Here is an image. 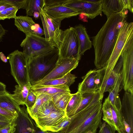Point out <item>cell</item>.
I'll list each match as a JSON object with an SVG mask.
<instances>
[{"label": "cell", "instance_id": "obj_8", "mask_svg": "<svg viewBox=\"0 0 133 133\" xmlns=\"http://www.w3.org/2000/svg\"><path fill=\"white\" fill-rule=\"evenodd\" d=\"M122 85L126 92L133 94V37L123 53Z\"/></svg>", "mask_w": 133, "mask_h": 133}, {"label": "cell", "instance_id": "obj_1", "mask_svg": "<svg viewBox=\"0 0 133 133\" xmlns=\"http://www.w3.org/2000/svg\"><path fill=\"white\" fill-rule=\"evenodd\" d=\"M126 10L111 15L97 35L92 38L95 55L94 63L97 69L105 67L108 63L120 29L126 20Z\"/></svg>", "mask_w": 133, "mask_h": 133}, {"label": "cell", "instance_id": "obj_45", "mask_svg": "<svg viewBox=\"0 0 133 133\" xmlns=\"http://www.w3.org/2000/svg\"><path fill=\"white\" fill-rule=\"evenodd\" d=\"M6 91V85L0 82V94H3Z\"/></svg>", "mask_w": 133, "mask_h": 133}, {"label": "cell", "instance_id": "obj_19", "mask_svg": "<svg viewBox=\"0 0 133 133\" xmlns=\"http://www.w3.org/2000/svg\"><path fill=\"white\" fill-rule=\"evenodd\" d=\"M74 28L78 37L80 46V54L81 56L86 51L91 48L92 43L83 25L79 24Z\"/></svg>", "mask_w": 133, "mask_h": 133}, {"label": "cell", "instance_id": "obj_9", "mask_svg": "<svg viewBox=\"0 0 133 133\" xmlns=\"http://www.w3.org/2000/svg\"><path fill=\"white\" fill-rule=\"evenodd\" d=\"M102 107L99 108L82 123L72 129L60 130L56 132H48L49 133H87L90 131L96 133L97 129L102 123Z\"/></svg>", "mask_w": 133, "mask_h": 133}, {"label": "cell", "instance_id": "obj_37", "mask_svg": "<svg viewBox=\"0 0 133 133\" xmlns=\"http://www.w3.org/2000/svg\"><path fill=\"white\" fill-rule=\"evenodd\" d=\"M99 133H115L116 130L104 121L99 127Z\"/></svg>", "mask_w": 133, "mask_h": 133}, {"label": "cell", "instance_id": "obj_39", "mask_svg": "<svg viewBox=\"0 0 133 133\" xmlns=\"http://www.w3.org/2000/svg\"><path fill=\"white\" fill-rule=\"evenodd\" d=\"M69 117L67 119L63 121L58 125L50 128L48 131L56 132L61 130L67 125L70 122V117Z\"/></svg>", "mask_w": 133, "mask_h": 133}, {"label": "cell", "instance_id": "obj_23", "mask_svg": "<svg viewBox=\"0 0 133 133\" xmlns=\"http://www.w3.org/2000/svg\"><path fill=\"white\" fill-rule=\"evenodd\" d=\"M77 77L69 72L64 76L59 78L47 81L34 85L38 86H66L70 87L75 81Z\"/></svg>", "mask_w": 133, "mask_h": 133}, {"label": "cell", "instance_id": "obj_14", "mask_svg": "<svg viewBox=\"0 0 133 133\" xmlns=\"http://www.w3.org/2000/svg\"><path fill=\"white\" fill-rule=\"evenodd\" d=\"M43 10L52 17L61 21L82 14L79 10L73 9L63 5L44 7Z\"/></svg>", "mask_w": 133, "mask_h": 133}, {"label": "cell", "instance_id": "obj_3", "mask_svg": "<svg viewBox=\"0 0 133 133\" xmlns=\"http://www.w3.org/2000/svg\"><path fill=\"white\" fill-rule=\"evenodd\" d=\"M133 37V23L125 20L120 28L118 37L108 63L105 67V73L100 89L104 91L107 82L119 57L130 40Z\"/></svg>", "mask_w": 133, "mask_h": 133}, {"label": "cell", "instance_id": "obj_10", "mask_svg": "<svg viewBox=\"0 0 133 133\" xmlns=\"http://www.w3.org/2000/svg\"><path fill=\"white\" fill-rule=\"evenodd\" d=\"M102 1L93 3L84 0H69L63 5L80 10L82 14H83L89 18L93 19L102 13Z\"/></svg>", "mask_w": 133, "mask_h": 133}, {"label": "cell", "instance_id": "obj_36", "mask_svg": "<svg viewBox=\"0 0 133 133\" xmlns=\"http://www.w3.org/2000/svg\"><path fill=\"white\" fill-rule=\"evenodd\" d=\"M69 0H44V7H53L63 5Z\"/></svg>", "mask_w": 133, "mask_h": 133}, {"label": "cell", "instance_id": "obj_48", "mask_svg": "<svg viewBox=\"0 0 133 133\" xmlns=\"http://www.w3.org/2000/svg\"><path fill=\"white\" fill-rule=\"evenodd\" d=\"M34 133H49L48 131H43L41 130L36 125L35 131Z\"/></svg>", "mask_w": 133, "mask_h": 133}, {"label": "cell", "instance_id": "obj_11", "mask_svg": "<svg viewBox=\"0 0 133 133\" xmlns=\"http://www.w3.org/2000/svg\"><path fill=\"white\" fill-rule=\"evenodd\" d=\"M79 62V61L74 59L63 58L59 57L54 69L48 75L37 83L64 76L75 69L78 65Z\"/></svg>", "mask_w": 133, "mask_h": 133}, {"label": "cell", "instance_id": "obj_44", "mask_svg": "<svg viewBox=\"0 0 133 133\" xmlns=\"http://www.w3.org/2000/svg\"><path fill=\"white\" fill-rule=\"evenodd\" d=\"M15 118H11L0 114V121L11 123L14 121Z\"/></svg>", "mask_w": 133, "mask_h": 133}, {"label": "cell", "instance_id": "obj_20", "mask_svg": "<svg viewBox=\"0 0 133 133\" xmlns=\"http://www.w3.org/2000/svg\"><path fill=\"white\" fill-rule=\"evenodd\" d=\"M19 105L7 91L0 94V107L17 116L21 109Z\"/></svg>", "mask_w": 133, "mask_h": 133}, {"label": "cell", "instance_id": "obj_31", "mask_svg": "<svg viewBox=\"0 0 133 133\" xmlns=\"http://www.w3.org/2000/svg\"><path fill=\"white\" fill-rule=\"evenodd\" d=\"M83 98V95L78 91L75 94H72L65 110L66 114L68 117L77 108Z\"/></svg>", "mask_w": 133, "mask_h": 133}, {"label": "cell", "instance_id": "obj_15", "mask_svg": "<svg viewBox=\"0 0 133 133\" xmlns=\"http://www.w3.org/2000/svg\"><path fill=\"white\" fill-rule=\"evenodd\" d=\"M99 70V69L91 70L82 77L83 80L78 84L77 91L83 95L97 91L95 80Z\"/></svg>", "mask_w": 133, "mask_h": 133}, {"label": "cell", "instance_id": "obj_27", "mask_svg": "<svg viewBox=\"0 0 133 133\" xmlns=\"http://www.w3.org/2000/svg\"><path fill=\"white\" fill-rule=\"evenodd\" d=\"M103 120L113 129L117 131L114 122L109 101L107 98L105 100L102 107Z\"/></svg>", "mask_w": 133, "mask_h": 133}, {"label": "cell", "instance_id": "obj_18", "mask_svg": "<svg viewBox=\"0 0 133 133\" xmlns=\"http://www.w3.org/2000/svg\"><path fill=\"white\" fill-rule=\"evenodd\" d=\"M30 89L36 95L44 94L51 96L62 92H70L69 87L66 86L31 85Z\"/></svg>", "mask_w": 133, "mask_h": 133}, {"label": "cell", "instance_id": "obj_43", "mask_svg": "<svg viewBox=\"0 0 133 133\" xmlns=\"http://www.w3.org/2000/svg\"><path fill=\"white\" fill-rule=\"evenodd\" d=\"M11 7L12 6L9 4L3 1L2 0H0V12Z\"/></svg>", "mask_w": 133, "mask_h": 133}, {"label": "cell", "instance_id": "obj_35", "mask_svg": "<svg viewBox=\"0 0 133 133\" xmlns=\"http://www.w3.org/2000/svg\"><path fill=\"white\" fill-rule=\"evenodd\" d=\"M36 98L37 96L30 89L25 102L26 109H30L34 106Z\"/></svg>", "mask_w": 133, "mask_h": 133}, {"label": "cell", "instance_id": "obj_38", "mask_svg": "<svg viewBox=\"0 0 133 133\" xmlns=\"http://www.w3.org/2000/svg\"><path fill=\"white\" fill-rule=\"evenodd\" d=\"M15 119L9 125L1 129L0 133H14L15 130L16 126Z\"/></svg>", "mask_w": 133, "mask_h": 133}, {"label": "cell", "instance_id": "obj_47", "mask_svg": "<svg viewBox=\"0 0 133 133\" xmlns=\"http://www.w3.org/2000/svg\"><path fill=\"white\" fill-rule=\"evenodd\" d=\"M0 58L1 59L3 62L5 63H6L7 62V59L2 52H0Z\"/></svg>", "mask_w": 133, "mask_h": 133}, {"label": "cell", "instance_id": "obj_26", "mask_svg": "<svg viewBox=\"0 0 133 133\" xmlns=\"http://www.w3.org/2000/svg\"><path fill=\"white\" fill-rule=\"evenodd\" d=\"M70 92H62L51 96V100L58 109L65 111L67 104L72 96Z\"/></svg>", "mask_w": 133, "mask_h": 133}, {"label": "cell", "instance_id": "obj_22", "mask_svg": "<svg viewBox=\"0 0 133 133\" xmlns=\"http://www.w3.org/2000/svg\"><path fill=\"white\" fill-rule=\"evenodd\" d=\"M122 85V76L121 75L117 80L114 87L108 92L107 97L110 103L118 111H121V102L119 93L121 91Z\"/></svg>", "mask_w": 133, "mask_h": 133}, {"label": "cell", "instance_id": "obj_2", "mask_svg": "<svg viewBox=\"0 0 133 133\" xmlns=\"http://www.w3.org/2000/svg\"><path fill=\"white\" fill-rule=\"evenodd\" d=\"M59 58L58 49L29 57L28 60L29 81L31 86L48 75L55 67Z\"/></svg>", "mask_w": 133, "mask_h": 133}, {"label": "cell", "instance_id": "obj_21", "mask_svg": "<svg viewBox=\"0 0 133 133\" xmlns=\"http://www.w3.org/2000/svg\"><path fill=\"white\" fill-rule=\"evenodd\" d=\"M123 64L122 54L119 57L107 82L104 93L108 92L114 87L119 77L122 75Z\"/></svg>", "mask_w": 133, "mask_h": 133}, {"label": "cell", "instance_id": "obj_29", "mask_svg": "<svg viewBox=\"0 0 133 133\" xmlns=\"http://www.w3.org/2000/svg\"><path fill=\"white\" fill-rule=\"evenodd\" d=\"M58 110L51 100L47 101L44 102L39 108L33 120L37 118L44 117Z\"/></svg>", "mask_w": 133, "mask_h": 133}, {"label": "cell", "instance_id": "obj_25", "mask_svg": "<svg viewBox=\"0 0 133 133\" xmlns=\"http://www.w3.org/2000/svg\"><path fill=\"white\" fill-rule=\"evenodd\" d=\"M31 86L30 83L22 86L15 85L14 94H11V97L19 105H24Z\"/></svg>", "mask_w": 133, "mask_h": 133}, {"label": "cell", "instance_id": "obj_32", "mask_svg": "<svg viewBox=\"0 0 133 133\" xmlns=\"http://www.w3.org/2000/svg\"><path fill=\"white\" fill-rule=\"evenodd\" d=\"M96 92L85 94L83 95V98L77 108L70 114L69 117L76 114L86 107L93 99L96 94Z\"/></svg>", "mask_w": 133, "mask_h": 133}, {"label": "cell", "instance_id": "obj_51", "mask_svg": "<svg viewBox=\"0 0 133 133\" xmlns=\"http://www.w3.org/2000/svg\"><path fill=\"white\" fill-rule=\"evenodd\" d=\"M87 133H94L92 132L91 131H89L87 132ZM98 133H99L98 132Z\"/></svg>", "mask_w": 133, "mask_h": 133}, {"label": "cell", "instance_id": "obj_24", "mask_svg": "<svg viewBox=\"0 0 133 133\" xmlns=\"http://www.w3.org/2000/svg\"><path fill=\"white\" fill-rule=\"evenodd\" d=\"M35 23L32 18L28 16H18L15 18V25L25 35L31 34V27Z\"/></svg>", "mask_w": 133, "mask_h": 133}, {"label": "cell", "instance_id": "obj_4", "mask_svg": "<svg viewBox=\"0 0 133 133\" xmlns=\"http://www.w3.org/2000/svg\"><path fill=\"white\" fill-rule=\"evenodd\" d=\"M58 49L60 58L74 59L78 61L80 60L79 42L74 27H71L63 31Z\"/></svg>", "mask_w": 133, "mask_h": 133}, {"label": "cell", "instance_id": "obj_13", "mask_svg": "<svg viewBox=\"0 0 133 133\" xmlns=\"http://www.w3.org/2000/svg\"><path fill=\"white\" fill-rule=\"evenodd\" d=\"M14 121L16 126L14 133H34L35 131L36 125L24 106L21 107Z\"/></svg>", "mask_w": 133, "mask_h": 133}, {"label": "cell", "instance_id": "obj_42", "mask_svg": "<svg viewBox=\"0 0 133 133\" xmlns=\"http://www.w3.org/2000/svg\"><path fill=\"white\" fill-rule=\"evenodd\" d=\"M0 114L12 118H14L17 116L1 107H0Z\"/></svg>", "mask_w": 133, "mask_h": 133}, {"label": "cell", "instance_id": "obj_40", "mask_svg": "<svg viewBox=\"0 0 133 133\" xmlns=\"http://www.w3.org/2000/svg\"><path fill=\"white\" fill-rule=\"evenodd\" d=\"M31 34L40 36L44 35L43 30L38 24L35 23L32 25L31 27Z\"/></svg>", "mask_w": 133, "mask_h": 133}, {"label": "cell", "instance_id": "obj_28", "mask_svg": "<svg viewBox=\"0 0 133 133\" xmlns=\"http://www.w3.org/2000/svg\"><path fill=\"white\" fill-rule=\"evenodd\" d=\"M36 96V99L34 106L30 109H26L28 114L33 120L38 110L43 103L47 101L51 100V96L48 94H42Z\"/></svg>", "mask_w": 133, "mask_h": 133}, {"label": "cell", "instance_id": "obj_30", "mask_svg": "<svg viewBox=\"0 0 133 133\" xmlns=\"http://www.w3.org/2000/svg\"><path fill=\"white\" fill-rule=\"evenodd\" d=\"M44 6V0H28V3L25 9L27 16H32L34 12L39 13Z\"/></svg>", "mask_w": 133, "mask_h": 133}, {"label": "cell", "instance_id": "obj_49", "mask_svg": "<svg viewBox=\"0 0 133 133\" xmlns=\"http://www.w3.org/2000/svg\"><path fill=\"white\" fill-rule=\"evenodd\" d=\"M12 122L9 123L0 121V129H1L9 125Z\"/></svg>", "mask_w": 133, "mask_h": 133}, {"label": "cell", "instance_id": "obj_7", "mask_svg": "<svg viewBox=\"0 0 133 133\" xmlns=\"http://www.w3.org/2000/svg\"><path fill=\"white\" fill-rule=\"evenodd\" d=\"M45 38L54 47L58 48L63 30L60 29L62 21L54 18L43 9L39 13Z\"/></svg>", "mask_w": 133, "mask_h": 133}, {"label": "cell", "instance_id": "obj_41", "mask_svg": "<svg viewBox=\"0 0 133 133\" xmlns=\"http://www.w3.org/2000/svg\"><path fill=\"white\" fill-rule=\"evenodd\" d=\"M125 10L128 9L132 13L133 12V0H122Z\"/></svg>", "mask_w": 133, "mask_h": 133}, {"label": "cell", "instance_id": "obj_34", "mask_svg": "<svg viewBox=\"0 0 133 133\" xmlns=\"http://www.w3.org/2000/svg\"><path fill=\"white\" fill-rule=\"evenodd\" d=\"M2 1L8 3L12 6L16 7L18 9H26L28 3V0H2Z\"/></svg>", "mask_w": 133, "mask_h": 133}, {"label": "cell", "instance_id": "obj_6", "mask_svg": "<svg viewBox=\"0 0 133 133\" xmlns=\"http://www.w3.org/2000/svg\"><path fill=\"white\" fill-rule=\"evenodd\" d=\"M20 46L23 48V52L28 59L30 57L48 52L55 48L45 38L32 34L26 35Z\"/></svg>", "mask_w": 133, "mask_h": 133}, {"label": "cell", "instance_id": "obj_5", "mask_svg": "<svg viewBox=\"0 0 133 133\" xmlns=\"http://www.w3.org/2000/svg\"><path fill=\"white\" fill-rule=\"evenodd\" d=\"M11 75L19 86L29 83L28 59L23 52L16 50L8 55Z\"/></svg>", "mask_w": 133, "mask_h": 133}, {"label": "cell", "instance_id": "obj_16", "mask_svg": "<svg viewBox=\"0 0 133 133\" xmlns=\"http://www.w3.org/2000/svg\"><path fill=\"white\" fill-rule=\"evenodd\" d=\"M121 102L123 117L133 130V94L125 92Z\"/></svg>", "mask_w": 133, "mask_h": 133}, {"label": "cell", "instance_id": "obj_33", "mask_svg": "<svg viewBox=\"0 0 133 133\" xmlns=\"http://www.w3.org/2000/svg\"><path fill=\"white\" fill-rule=\"evenodd\" d=\"M18 10L16 7L13 6L0 11V20L15 18L16 17V14Z\"/></svg>", "mask_w": 133, "mask_h": 133}, {"label": "cell", "instance_id": "obj_12", "mask_svg": "<svg viewBox=\"0 0 133 133\" xmlns=\"http://www.w3.org/2000/svg\"><path fill=\"white\" fill-rule=\"evenodd\" d=\"M69 117L65 111L59 109L34 120L37 126L41 130L48 131L50 128L58 125Z\"/></svg>", "mask_w": 133, "mask_h": 133}, {"label": "cell", "instance_id": "obj_52", "mask_svg": "<svg viewBox=\"0 0 133 133\" xmlns=\"http://www.w3.org/2000/svg\"></svg>", "mask_w": 133, "mask_h": 133}, {"label": "cell", "instance_id": "obj_17", "mask_svg": "<svg viewBox=\"0 0 133 133\" xmlns=\"http://www.w3.org/2000/svg\"><path fill=\"white\" fill-rule=\"evenodd\" d=\"M101 4L102 12L107 19L113 14L125 10L122 0H102Z\"/></svg>", "mask_w": 133, "mask_h": 133}, {"label": "cell", "instance_id": "obj_46", "mask_svg": "<svg viewBox=\"0 0 133 133\" xmlns=\"http://www.w3.org/2000/svg\"><path fill=\"white\" fill-rule=\"evenodd\" d=\"M5 33V30L0 24V39H1Z\"/></svg>", "mask_w": 133, "mask_h": 133}, {"label": "cell", "instance_id": "obj_50", "mask_svg": "<svg viewBox=\"0 0 133 133\" xmlns=\"http://www.w3.org/2000/svg\"><path fill=\"white\" fill-rule=\"evenodd\" d=\"M33 16L35 18H38L40 16L39 13L38 12H34Z\"/></svg>", "mask_w": 133, "mask_h": 133}]
</instances>
